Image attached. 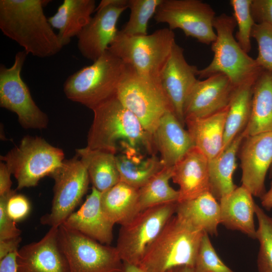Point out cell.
<instances>
[{
  "instance_id": "1",
  "label": "cell",
  "mask_w": 272,
  "mask_h": 272,
  "mask_svg": "<svg viewBox=\"0 0 272 272\" xmlns=\"http://www.w3.org/2000/svg\"><path fill=\"white\" fill-rule=\"evenodd\" d=\"M49 2L0 1L1 31L22 47L27 54L51 57L63 47L44 12L43 8Z\"/></svg>"
},
{
  "instance_id": "2",
  "label": "cell",
  "mask_w": 272,
  "mask_h": 272,
  "mask_svg": "<svg viewBox=\"0 0 272 272\" xmlns=\"http://www.w3.org/2000/svg\"><path fill=\"white\" fill-rule=\"evenodd\" d=\"M92 110L93 120L87 135V147L116 154L123 142L150 155H156L153 135L121 103L116 94Z\"/></svg>"
},
{
  "instance_id": "3",
  "label": "cell",
  "mask_w": 272,
  "mask_h": 272,
  "mask_svg": "<svg viewBox=\"0 0 272 272\" xmlns=\"http://www.w3.org/2000/svg\"><path fill=\"white\" fill-rule=\"evenodd\" d=\"M204 233L173 216L147 248L139 266L145 272H166L181 265L194 267Z\"/></svg>"
},
{
  "instance_id": "4",
  "label": "cell",
  "mask_w": 272,
  "mask_h": 272,
  "mask_svg": "<svg viewBox=\"0 0 272 272\" xmlns=\"http://www.w3.org/2000/svg\"><path fill=\"white\" fill-rule=\"evenodd\" d=\"M126 66L107 50L93 63L71 75L63 85L66 98L93 109L116 94Z\"/></svg>"
},
{
  "instance_id": "5",
  "label": "cell",
  "mask_w": 272,
  "mask_h": 272,
  "mask_svg": "<svg viewBox=\"0 0 272 272\" xmlns=\"http://www.w3.org/2000/svg\"><path fill=\"white\" fill-rule=\"evenodd\" d=\"M236 26L232 16L222 14L216 16L213 27L216 39L211 44L214 57L206 67L198 70L199 79H206L217 74L227 76L236 87L255 80L263 70L255 59L250 57L240 47L233 36Z\"/></svg>"
},
{
  "instance_id": "6",
  "label": "cell",
  "mask_w": 272,
  "mask_h": 272,
  "mask_svg": "<svg viewBox=\"0 0 272 272\" xmlns=\"http://www.w3.org/2000/svg\"><path fill=\"white\" fill-rule=\"evenodd\" d=\"M169 28L142 36H127L119 30L107 50L146 78L160 80V75L175 43Z\"/></svg>"
},
{
  "instance_id": "7",
  "label": "cell",
  "mask_w": 272,
  "mask_h": 272,
  "mask_svg": "<svg viewBox=\"0 0 272 272\" xmlns=\"http://www.w3.org/2000/svg\"><path fill=\"white\" fill-rule=\"evenodd\" d=\"M0 158L15 176L20 190L34 187L43 177L50 176L62 163L64 154L41 137L27 135Z\"/></svg>"
},
{
  "instance_id": "8",
  "label": "cell",
  "mask_w": 272,
  "mask_h": 272,
  "mask_svg": "<svg viewBox=\"0 0 272 272\" xmlns=\"http://www.w3.org/2000/svg\"><path fill=\"white\" fill-rule=\"evenodd\" d=\"M126 66L116 96L153 135L163 116L168 112H174L172 106L160 80L143 77Z\"/></svg>"
},
{
  "instance_id": "9",
  "label": "cell",
  "mask_w": 272,
  "mask_h": 272,
  "mask_svg": "<svg viewBox=\"0 0 272 272\" xmlns=\"http://www.w3.org/2000/svg\"><path fill=\"white\" fill-rule=\"evenodd\" d=\"M58 242L70 272H121L123 267L116 247L106 245L62 224Z\"/></svg>"
},
{
  "instance_id": "10",
  "label": "cell",
  "mask_w": 272,
  "mask_h": 272,
  "mask_svg": "<svg viewBox=\"0 0 272 272\" xmlns=\"http://www.w3.org/2000/svg\"><path fill=\"white\" fill-rule=\"evenodd\" d=\"M177 202L145 209L121 226L116 248L123 262L140 264L147 248L176 213Z\"/></svg>"
},
{
  "instance_id": "11",
  "label": "cell",
  "mask_w": 272,
  "mask_h": 272,
  "mask_svg": "<svg viewBox=\"0 0 272 272\" xmlns=\"http://www.w3.org/2000/svg\"><path fill=\"white\" fill-rule=\"evenodd\" d=\"M27 55L24 50L19 51L11 66L1 64L0 106L16 113L23 128L43 129L48 126V116L33 100L21 76Z\"/></svg>"
},
{
  "instance_id": "12",
  "label": "cell",
  "mask_w": 272,
  "mask_h": 272,
  "mask_svg": "<svg viewBox=\"0 0 272 272\" xmlns=\"http://www.w3.org/2000/svg\"><path fill=\"white\" fill-rule=\"evenodd\" d=\"M50 177L54 181L51 207L49 213L41 217L40 223L58 227L81 202L90 180L87 169L77 155L64 159Z\"/></svg>"
},
{
  "instance_id": "13",
  "label": "cell",
  "mask_w": 272,
  "mask_h": 272,
  "mask_svg": "<svg viewBox=\"0 0 272 272\" xmlns=\"http://www.w3.org/2000/svg\"><path fill=\"white\" fill-rule=\"evenodd\" d=\"M215 17L211 6L201 1L163 0L154 18L157 23L168 24L171 30L180 29L186 36L209 45L216 39Z\"/></svg>"
},
{
  "instance_id": "14",
  "label": "cell",
  "mask_w": 272,
  "mask_h": 272,
  "mask_svg": "<svg viewBox=\"0 0 272 272\" xmlns=\"http://www.w3.org/2000/svg\"><path fill=\"white\" fill-rule=\"evenodd\" d=\"M128 0H102L95 15L77 37L82 55L93 62L102 55L116 37L117 23L128 9Z\"/></svg>"
},
{
  "instance_id": "15",
  "label": "cell",
  "mask_w": 272,
  "mask_h": 272,
  "mask_svg": "<svg viewBox=\"0 0 272 272\" xmlns=\"http://www.w3.org/2000/svg\"><path fill=\"white\" fill-rule=\"evenodd\" d=\"M239 151L242 185L260 198L266 192L265 179L272 164V132L247 136Z\"/></svg>"
},
{
  "instance_id": "16",
  "label": "cell",
  "mask_w": 272,
  "mask_h": 272,
  "mask_svg": "<svg viewBox=\"0 0 272 272\" xmlns=\"http://www.w3.org/2000/svg\"><path fill=\"white\" fill-rule=\"evenodd\" d=\"M198 69L189 64L184 55V50L176 42L163 68L160 80L176 117L185 126L183 115L186 99L198 79Z\"/></svg>"
},
{
  "instance_id": "17",
  "label": "cell",
  "mask_w": 272,
  "mask_h": 272,
  "mask_svg": "<svg viewBox=\"0 0 272 272\" xmlns=\"http://www.w3.org/2000/svg\"><path fill=\"white\" fill-rule=\"evenodd\" d=\"M236 87L223 74L198 79L185 101L184 120L206 117L226 109Z\"/></svg>"
},
{
  "instance_id": "18",
  "label": "cell",
  "mask_w": 272,
  "mask_h": 272,
  "mask_svg": "<svg viewBox=\"0 0 272 272\" xmlns=\"http://www.w3.org/2000/svg\"><path fill=\"white\" fill-rule=\"evenodd\" d=\"M58 227H50L39 241L19 249L18 272H70L58 242Z\"/></svg>"
},
{
  "instance_id": "19",
  "label": "cell",
  "mask_w": 272,
  "mask_h": 272,
  "mask_svg": "<svg viewBox=\"0 0 272 272\" xmlns=\"http://www.w3.org/2000/svg\"><path fill=\"white\" fill-rule=\"evenodd\" d=\"M172 179L179 186L178 202L209 191L208 158L198 148L193 147L173 166Z\"/></svg>"
},
{
  "instance_id": "20",
  "label": "cell",
  "mask_w": 272,
  "mask_h": 272,
  "mask_svg": "<svg viewBox=\"0 0 272 272\" xmlns=\"http://www.w3.org/2000/svg\"><path fill=\"white\" fill-rule=\"evenodd\" d=\"M101 192L94 187L83 205L63 223L99 242L110 245L114 224L105 215L101 205Z\"/></svg>"
},
{
  "instance_id": "21",
  "label": "cell",
  "mask_w": 272,
  "mask_h": 272,
  "mask_svg": "<svg viewBox=\"0 0 272 272\" xmlns=\"http://www.w3.org/2000/svg\"><path fill=\"white\" fill-rule=\"evenodd\" d=\"M153 137L164 167L174 166L194 146L188 131L173 112L163 116Z\"/></svg>"
},
{
  "instance_id": "22",
  "label": "cell",
  "mask_w": 272,
  "mask_h": 272,
  "mask_svg": "<svg viewBox=\"0 0 272 272\" xmlns=\"http://www.w3.org/2000/svg\"><path fill=\"white\" fill-rule=\"evenodd\" d=\"M115 158L120 181L139 189L164 167L156 155H150L126 143L120 144Z\"/></svg>"
},
{
  "instance_id": "23",
  "label": "cell",
  "mask_w": 272,
  "mask_h": 272,
  "mask_svg": "<svg viewBox=\"0 0 272 272\" xmlns=\"http://www.w3.org/2000/svg\"><path fill=\"white\" fill-rule=\"evenodd\" d=\"M220 224L256 239L254 224L256 203L253 195L241 185L220 200Z\"/></svg>"
},
{
  "instance_id": "24",
  "label": "cell",
  "mask_w": 272,
  "mask_h": 272,
  "mask_svg": "<svg viewBox=\"0 0 272 272\" xmlns=\"http://www.w3.org/2000/svg\"><path fill=\"white\" fill-rule=\"evenodd\" d=\"M96 8L94 0H64L56 12L48 18L52 27L58 30L57 34L63 46L72 38L78 36Z\"/></svg>"
},
{
  "instance_id": "25",
  "label": "cell",
  "mask_w": 272,
  "mask_h": 272,
  "mask_svg": "<svg viewBox=\"0 0 272 272\" xmlns=\"http://www.w3.org/2000/svg\"><path fill=\"white\" fill-rule=\"evenodd\" d=\"M228 107L209 116L185 120V125L194 146L209 160L222 151Z\"/></svg>"
},
{
  "instance_id": "26",
  "label": "cell",
  "mask_w": 272,
  "mask_h": 272,
  "mask_svg": "<svg viewBox=\"0 0 272 272\" xmlns=\"http://www.w3.org/2000/svg\"><path fill=\"white\" fill-rule=\"evenodd\" d=\"M176 215L194 228L209 235H218L220 207L209 191L194 198L178 202Z\"/></svg>"
},
{
  "instance_id": "27",
  "label": "cell",
  "mask_w": 272,
  "mask_h": 272,
  "mask_svg": "<svg viewBox=\"0 0 272 272\" xmlns=\"http://www.w3.org/2000/svg\"><path fill=\"white\" fill-rule=\"evenodd\" d=\"M246 137L244 130L217 156L209 160V191L217 199L220 200L237 187L233 181L236 157Z\"/></svg>"
},
{
  "instance_id": "28",
  "label": "cell",
  "mask_w": 272,
  "mask_h": 272,
  "mask_svg": "<svg viewBox=\"0 0 272 272\" xmlns=\"http://www.w3.org/2000/svg\"><path fill=\"white\" fill-rule=\"evenodd\" d=\"M244 130L247 136L272 132V71L262 70L253 84L250 117Z\"/></svg>"
},
{
  "instance_id": "29",
  "label": "cell",
  "mask_w": 272,
  "mask_h": 272,
  "mask_svg": "<svg viewBox=\"0 0 272 272\" xmlns=\"http://www.w3.org/2000/svg\"><path fill=\"white\" fill-rule=\"evenodd\" d=\"M101 205L105 215L111 222L123 225L142 211L139 188L119 181L101 193Z\"/></svg>"
},
{
  "instance_id": "30",
  "label": "cell",
  "mask_w": 272,
  "mask_h": 272,
  "mask_svg": "<svg viewBox=\"0 0 272 272\" xmlns=\"http://www.w3.org/2000/svg\"><path fill=\"white\" fill-rule=\"evenodd\" d=\"M88 171L93 186L102 193L120 181L115 154L88 147L76 150Z\"/></svg>"
},
{
  "instance_id": "31",
  "label": "cell",
  "mask_w": 272,
  "mask_h": 272,
  "mask_svg": "<svg viewBox=\"0 0 272 272\" xmlns=\"http://www.w3.org/2000/svg\"><path fill=\"white\" fill-rule=\"evenodd\" d=\"M256 79L240 85L235 89L228 107L222 151L245 129L248 123L251 114L253 85Z\"/></svg>"
},
{
  "instance_id": "32",
  "label": "cell",
  "mask_w": 272,
  "mask_h": 272,
  "mask_svg": "<svg viewBox=\"0 0 272 272\" xmlns=\"http://www.w3.org/2000/svg\"><path fill=\"white\" fill-rule=\"evenodd\" d=\"M173 167H164L139 189V200L141 210L170 202H178V190L169 184Z\"/></svg>"
},
{
  "instance_id": "33",
  "label": "cell",
  "mask_w": 272,
  "mask_h": 272,
  "mask_svg": "<svg viewBox=\"0 0 272 272\" xmlns=\"http://www.w3.org/2000/svg\"><path fill=\"white\" fill-rule=\"evenodd\" d=\"M162 2L163 0H128L129 19L119 31L131 36L147 35L149 22L154 17Z\"/></svg>"
},
{
  "instance_id": "34",
  "label": "cell",
  "mask_w": 272,
  "mask_h": 272,
  "mask_svg": "<svg viewBox=\"0 0 272 272\" xmlns=\"http://www.w3.org/2000/svg\"><path fill=\"white\" fill-rule=\"evenodd\" d=\"M258 221L256 239L259 243L257 258L258 272H272V217L267 215L258 205H255Z\"/></svg>"
},
{
  "instance_id": "35",
  "label": "cell",
  "mask_w": 272,
  "mask_h": 272,
  "mask_svg": "<svg viewBox=\"0 0 272 272\" xmlns=\"http://www.w3.org/2000/svg\"><path fill=\"white\" fill-rule=\"evenodd\" d=\"M251 3L252 0L230 1L233 12L232 16L238 26L236 39L242 49L247 53L251 49L250 38L255 24L251 12Z\"/></svg>"
},
{
  "instance_id": "36",
  "label": "cell",
  "mask_w": 272,
  "mask_h": 272,
  "mask_svg": "<svg viewBox=\"0 0 272 272\" xmlns=\"http://www.w3.org/2000/svg\"><path fill=\"white\" fill-rule=\"evenodd\" d=\"M193 267L194 272H235L221 259L206 233L202 237Z\"/></svg>"
},
{
  "instance_id": "37",
  "label": "cell",
  "mask_w": 272,
  "mask_h": 272,
  "mask_svg": "<svg viewBox=\"0 0 272 272\" xmlns=\"http://www.w3.org/2000/svg\"><path fill=\"white\" fill-rule=\"evenodd\" d=\"M251 37L258 46V55L255 59L263 70L272 71V26L266 24H255Z\"/></svg>"
},
{
  "instance_id": "38",
  "label": "cell",
  "mask_w": 272,
  "mask_h": 272,
  "mask_svg": "<svg viewBox=\"0 0 272 272\" xmlns=\"http://www.w3.org/2000/svg\"><path fill=\"white\" fill-rule=\"evenodd\" d=\"M15 191L12 190L9 193L0 196V240L21 236V231L10 217L7 210L8 200Z\"/></svg>"
},
{
  "instance_id": "39",
  "label": "cell",
  "mask_w": 272,
  "mask_h": 272,
  "mask_svg": "<svg viewBox=\"0 0 272 272\" xmlns=\"http://www.w3.org/2000/svg\"><path fill=\"white\" fill-rule=\"evenodd\" d=\"M31 210L28 198L16 191L9 197L7 210L10 217L15 222L23 220L27 217Z\"/></svg>"
},
{
  "instance_id": "40",
  "label": "cell",
  "mask_w": 272,
  "mask_h": 272,
  "mask_svg": "<svg viewBox=\"0 0 272 272\" xmlns=\"http://www.w3.org/2000/svg\"><path fill=\"white\" fill-rule=\"evenodd\" d=\"M251 12L256 24L272 26V0H252Z\"/></svg>"
},
{
  "instance_id": "41",
  "label": "cell",
  "mask_w": 272,
  "mask_h": 272,
  "mask_svg": "<svg viewBox=\"0 0 272 272\" xmlns=\"http://www.w3.org/2000/svg\"><path fill=\"white\" fill-rule=\"evenodd\" d=\"M12 173L6 164L1 161L0 163V196L9 193L11 191L12 182L11 179Z\"/></svg>"
},
{
  "instance_id": "42",
  "label": "cell",
  "mask_w": 272,
  "mask_h": 272,
  "mask_svg": "<svg viewBox=\"0 0 272 272\" xmlns=\"http://www.w3.org/2000/svg\"><path fill=\"white\" fill-rule=\"evenodd\" d=\"M21 240V236L0 240V260L9 253L18 251Z\"/></svg>"
},
{
  "instance_id": "43",
  "label": "cell",
  "mask_w": 272,
  "mask_h": 272,
  "mask_svg": "<svg viewBox=\"0 0 272 272\" xmlns=\"http://www.w3.org/2000/svg\"><path fill=\"white\" fill-rule=\"evenodd\" d=\"M17 252H11L0 260V272H18Z\"/></svg>"
},
{
  "instance_id": "44",
  "label": "cell",
  "mask_w": 272,
  "mask_h": 272,
  "mask_svg": "<svg viewBox=\"0 0 272 272\" xmlns=\"http://www.w3.org/2000/svg\"><path fill=\"white\" fill-rule=\"evenodd\" d=\"M262 206L267 210L272 209V182L269 189L260 197Z\"/></svg>"
},
{
  "instance_id": "45",
  "label": "cell",
  "mask_w": 272,
  "mask_h": 272,
  "mask_svg": "<svg viewBox=\"0 0 272 272\" xmlns=\"http://www.w3.org/2000/svg\"><path fill=\"white\" fill-rule=\"evenodd\" d=\"M121 272H145L139 266L123 262Z\"/></svg>"
},
{
  "instance_id": "46",
  "label": "cell",
  "mask_w": 272,
  "mask_h": 272,
  "mask_svg": "<svg viewBox=\"0 0 272 272\" xmlns=\"http://www.w3.org/2000/svg\"><path fill=\"white\" fill-rule=\"evenodd\" d=\"M166 272H194V269L191 266L181 265L171 268Z\"/></svg>"
},
{
  "instance_id": "47",
  "label": "cell",
  "mask_w": 272,
  "mask_h": 272,
  "mask_svg": "<svg viewBox=\"0 0 272 272\" xmlns=\"http://www.w3.org/2000/svg\"><path fill=\"white\" fill-rule=\"evenodd\" d=\"M270 173L271 176H272V164L270 167Z\"/></svg>"
}]
</instances>
